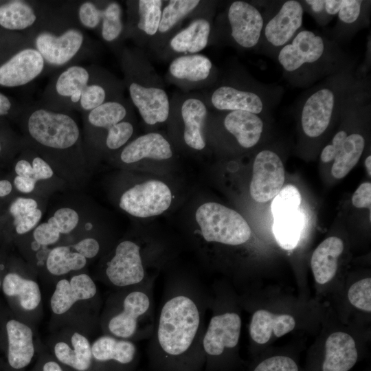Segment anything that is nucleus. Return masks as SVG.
I'll use <instances>...</instances> for the list:
<instances>
[{
    "label": "nucleus",
    "mask_w": 371,
    "mask_h": 371,
    "mask_svg": "<svg viewBox=\"0 0 371 371\" xmlns=\"http://www.w3.org/2000/svg\"><path fill=\"white\" fill-rule=\"evenodd\" d=\"M33 168L32 177L36 182L40 180H45L53 176L54 172L51 166L40 157H35L32 163Z\"/></svg>",
    "instance_id": "51"
},
{
    "label": "nucleus",
    "mask_w": 371,
    "mask_h": 371,
    "mask_svg": "<svg viewBox=\"0 0 371 371\" xmlns=\"http://www.w3.org/2000/svg\"><path fill=\"white\" fill-rule=\"evenodd\" d=\"M141 251V247L131 240H124L117 245L105 269L106 276L113 285L124 288L153 279L147 274Z\"/></svg>",
    "instance_id": "13"
},
{
    "label": "nucleus",
    "mask_w": 371,
    "mask_h": 371,
    "mask_svg": "<svg viewBox=\"0 0 371 371\" xmlns=\"http://www.w3.org/2000/svg\"><path fill=\"white\" fill-rule=\"evenodd\" d=\"M223 125L245 148L256 146L264 131V122L259 115L243 111H229L224 118Z\"/></svg>",
    "instance_id": "24"
},
{
    "label": "nucleus",
    "mask_w": 371,
    "mask_h": 371,
    "mask_svg": "<svg viewBox=\"0 0 371 371\" xmlns=\"http://www.w3.org/2000/svg\"><path fill=\"white\" fill-rule=\"evenodd\" d=\"M12 107V104L8 97L0 93V116L8 114Z\"/></svg>",
    "instance_id": "55"
},
{
    "label": "nucleus",
    "mask_w": 371,
    "mask_h": 371,
    "mask_svg": "<svg viewBox=\"0 0 371 371\" xmlns=\"http://www.w3.org/2000/svg\"><path fill=\"white\" fill-rule=\"evenodd\" d=\"M15 172L17 176L32 177L33 168L32 164L25 159L19 160L15 166Z\"/></svg>",
    "instance_id": "54"
},
{
    "label": "nucleus",
    "mask_w": 371,
    "mask_h": 371,
    "mask_svg": "<svg viewBox=\"0 0 371 371\" xmlns=\"http://www.w3.org/2000/svg\"><path fill=\"white\" fill-rule=\"evenodd\" d=\"M93 359L112 365L111 371H132L137 357L136 345L131 340L104 335L91 346Z\"/></svg>",
    "instance_id": "17"
},
{
    "label": "nucleus",
    "mask_w": 371,
    "mask_h": 371,
    "mask_svg": "<svg viewBox=\"0 0 371 371\" xmlns=\"http://www.w3.org/2000/svg\"><path fill=\"white\" fill-rule=\"evenodd\" d=\"M287 80L308 86L339 73L352 63L333 41L312 30H300L277 54Z\"/></svg>",
    "instance_id": "2"
},
{
    "label": "nucleus",
    "mask_w": 371,
    "mask_h": 371,
    "mask_svg": "<svg viewBox=\"0 0 371 371\" xmlns=\"http://www.w3.org/2000/svg\"><path fill=\"white\" fill-rule=\"evenodd\" d=\"M252 371H300L296 361L285 355H274L260 361Z\"/></svg>",
    "instance_id": "44"
},
{
    "label": "nucleus",
    "mask_w": 371,
    "mask_h": 371,
    "mask_svg": "<svg viewBox=\"0 0 371 371\" xmlns=\"http://www.w3.org/2000/svg\"><path fill=\"white\" fill-rule=\"evenodd\" d=\"M196 220L207 243L236 246L246 243L251 234L249 225L238 212L217 203L201 205Z\"/></svg>",
    "instance_id": "9"
},
{
    "label": "nucleus",
    "mask_w": 371,
    "mask_h": 371,
    "mask_svg": "<svg viewBox=\"0 0 371 371\" xmlns=\"http://www.w3.org/2000/svg\"><path fill=\"white\" fill-rule=\"evenodd\" d=\"M295 326V321L291 315H276L266 310H258L251 317L249 333L255 342L264 344L269 340L272 332L280 337L291 331Z\"/></svg>",
    "instance_id": "26"
},
{
    "label": "nucleus",
    "mask_w": 371,
    "mask_h": 371,
    "mask_svg": "<svg viewBox=\"0 0 371 371\" xmlns=\"http://www.w3.org/2000/svg\"><path fill=\"white\" fill-rule=\"evenodd\" d=\"M60 233L52 224L47 222L38 225L34 230L33 237L41 245L56 243L60 238Z\"/></svg>",
    "instance_id": "45"
},
{
    "label": "nucleus",
    "mask_w": 371,
    "mask_h": 371,
    "mask_svg": "<svg viewBox=\"0 0 371 371\" xmlns=\"http://www.w3.org/2000/svg\"><path fill=\"white\" fill-rule=\"evenodd\" d=\"M72 247L86 259L96 256L100 250L99 243L93 238L82 239L73 245Z\"/></svg>",
    "instance_id": "50"
},
{
    "label": "nucleus",
    "mask_w": 371,
    "mask_h": 371,
    "mask_svg": "<svg viewBox=\"0 0 371 371\" xmlns=\"http://www.w3.org/2000/svg\"><path fill=\"white\" fill-rule=\"evenodd\" d=\"M45 71L43 56L29 43L0 65V85L5 87L24 86Z\"/></svg>",
    "instance_id": "16"
},
{
    "label": "nucleus",
    "mask_w": 371,
    "mask_h": 371,
    "mask_svg": "<svg viewBox=\"0 0 371 371\" xmlns=\"http://www.w3.org/2000/svg\"><path fill=\"white\" fill-rule=\"evenodd\" d=\"M343 249L342 240L336 236L327 238L315 249L311 264L317 283L324 284L335 276L337 269V259Z\"/></svg>",
    "instance_id": "27"
},
{
    "label": "nucleus",
    "mask_w": 371,
    "mask_h": 371,
    "mask_svg": "<svg viewBox=\"0 0 371 371\" xmlns=\"http://www.w3.org/2000/svg\"><path fill=\"white\" fill-rule=\"evenodd\" d=\"M370 1L362 0H344L337 14L338 22L337 30L339 34L346 30L357 29L362 25L368 12Z\"/></svg>",
    "instance_id": "36"
},
{
    "label": "nucleus",
    "mask_w": 371,
    "mask_h": 371,
    "mask_svg": "<svg viewBox=\"0 0 371 371\" xmlns=\"http://www.w3.org/2000/svg\"><path fill=\"white\" fill-rule=\"evenodd\" d=\"M154 285V278L150 279L133 286L124 296L121 309L107 322V330L112 336L128 340L150 339L155 324Z\"/></svg>",
    "instance_id": "7"
},
{
    "label": "nucleus",
    "mask_w": 371,
    "mask_h": 371,
    "mask_svg": "<svg viewBox=\"0 0 371 371\" xmlns=\"http://www.w3.org/2000/svg\"><path fill=\"white\" fill-rule=\"evenodd\" d=\"M212 68L211 60L202 54L185 55L174 59L169 67L170 74L181 80L198 82L205 80Z\"/></svg>",
    "instance_id": "32"
},
{
    "label": "nucleus",
    "mask_w": 371,
    "mask_h": 371,
    "mask_svg": "<svg viewBox=\"0 0 371 371\" xmlns=\"http://www.w3.org/2000/svg\"><path fill=\"white\" fill-rule=\"evenodd\" d=\"M47 222L56 227L60 234H67L78 225L79 215L71 208L62 207L56 210Z\"/></svg>",
    "instance_id": "43"
},
{
    "label": "nucleus",
    "mask_w": 371,
    "mask_h": 371,
    "mask_svg": "<svg viewBox=\"0 0 371 371\" xmlns=\"http://www.w3.org/2000/svg\"><path fill=\"white\" fill-rule=\"evenodd\" d=\"M227 15L231 36L236 44L247 49L259 44L265 18L257 7L235 1L229 6Z\"/></svg>",
    "instance_id": "15"
},
{
    "label": "nucleus",
    "mask_w": 371,
    "mask_h": 371,
    "mask_svg": "<svg viewBox=\"0 0 371 371\" xmlns=\"http://www.w3.org/2000/svg\"><path fill=\"white\" fill-rule=\"evenodd\" d=\"M47 3L11 1L0 5V26L12 31L30 32L38 23Z\"/></svg>",
    "instance_id": "21"
},
{
    "label": "nucleus",
    "mask_w": 371,
    "mask_h": 371,
    "mask_svg": "<svg viewBox=\"0 0 371 371\" xmlns=\"http://www.w3.org/2000/svg\"><path fill=\"white\" fill-rule=\"evenodd\" d=\"M285 179L284 167L280 157L273 151L259 152L254 162L250 194L257 202L265 203L280 191Z\"/></svg>",
    "instance_id": "14"
},
{
    "label": "nucleus",
    "mask_w": 371,
    "mask_h": 371,
    "mask_svg": "<svg viewBox=\"0 0 371 371\" xmlns=\"http://www.w3.org/2000/svg\"><path fill=\"white\" fill-rule=\"evenodd\" d=\"M304 8L300 1L288 0L265 21L260 41L269 52H278L300 30Z\"/></svg>",
    "instance_id": "12"
},
{
    "label": "nucleus",
    "mask_w": 371,
    "mask_h": 371,
    "mask_svg": "<svg viewBox=\"0 0 371 371\" xmlns=\"http://www.w3.org/2000/svg\"><path fill=\"white\" fill-rule=\"evenodd\" d=\"M181 113L184 123L185 142L195 150L203 149L205 142L203 127L207 114L205 104L199 99L188 98L182 104Z\"/></svg>",
    "instance_id": "28"
},
{
    "label": "nucleus",
    "mask_w": 371,
    "mask_h": 371,
    "mask_svg": "<svg viewBox=\"0 0 371 371\" xmlns=\"http://www.w3.org/2000/svg\"><path fill=\"white\" fill-rule=\"evenodd\" d=\"M300 2L304 9L306 8L319 24L324 25L329 21L325 13V0H307Z\"/></svg>",
    "instance_id": "48"
},
{
    "label": "nucleus",
    "mask_w": 371,
    "mask_h": 371,
    "mask_svg": "<svg viewBox=\"0 0 371 371\" xmlns=\"http://www.w3.org/2000/svg\"><path fill=\"white\" fill-rule=\"evenodd\" d=\"M1 281L0 280V288H1Z\"/></svg>",
    "instance_id": "59"
},
{
    "label": "nucleus",
    "mask_w": 371,
    "mask_h": 371,
    "mask_svg": "<svg viewBox=\"0 0 371 371\" xmlns=\"http://www.w3.org/2000/svg\"><path fill=\"white\" fill-rule=\"evenodd\" d=\"M128 93L144 121L150 125L165 122L170 112L167 93L160 88L144 87L137 82L128 83Z\"/></svg>",
    "instance_id": "18"
},
{
    "label": "nucleus",
    "mask_w": 371,
    "mask_h": 371,
    "mask_svg": "<svg viewBox=\"0 0 371 371\" xmlns=\"http://www.w3.org/2000/svg\"><path fill=\"white\" fill-rule=\"evenodd\" d=\"M162 1H138V28L149 36L155 35L158 31L162 13Z\"/></svg>",
    "instance_id": "38"
},
{
    "label": "nucleus",
    "mask_w": 371,
    "mask_h": 371,
    "mask_svg": "<svg viewBox=\"0 0 371 371\" xmlns=\"http://www.w3.org/2000/svg\"><path fill=\"white\" fill-rule=\"evenodd\" d=\"M171 201V192L166 184L150 180L124 192L119 205L132 216L147 218L162 214L170 207Z\"/></svg>",
    "instance_id": "11"
},
{
    "label": "nucleus",
    "mask_w": 371,
    "mask_h": 371,
    "mask_svg": "<svg viewBox=\"0 0 371 371\" xmlns=\"http://www.w3.org/2000/svg\"><path fill=\"white\" fill-rule=\"evenodd\" d=\"M27 38L43 56L46 71L60 70L77 63L87 56L90 43L75 19L69 2L59 6L47 2L41 19L29 32Z\"/></svg>",
    "instance_id": "3"
},
{
    "label": "nucleus",
    "mask_w": 371,
    "mask_h": 371,
    "mask_svg": "<svg viewBox=\"0 0 371 371\" xmlns=\"http://www.w3.org/2000/svg\"><path fill=\"white\" fill-rule=\"evenodd\" d=\"M352 203L357 208H369L371 205V183L365 182L359 186L352 196Z\"/></svg>",
    "instance_id": "49"
},
{
    "label": "nucleus",
    "mask_w": 371,
    "mask_h": 371,
    "mask_svg": "<svg viewBox=\"0 0 371 371\" xmlns=\"http://www.w3.org/2000/svg\"><path fill=\"white\" fill-rule=\"evenodd\" d=\"M72 113L54 111L38 102L30 105L25 124L30 144L52 154H65L80 148V129Z\"/></svg>",
    "instance_id": "6"
},
{
    "label": "nucleus",
    "mask_w": 371,
    "mask_h": 371,
    "mask_svg": "<svg viewBox=\"0 0 371 371\" xmlns=\"http://www.w3.org/2000/svg\"><path fill=\"white\" fill-rule=\"evenodd\" d=\"M371 279L367 278L357 281L349 289L348 297L356 308L366 312L371 311Z\"/></svg>",
    "instance_id": "41"
},
{
    "label": "nucleus",
    "mask_w": 371,
    "mask_h": 371,
    "mask_svg": "<svg viewBox=\"0 0 371 371\" xmlns=\"http://www.w3.org/2000/svg\"><path fill=\"white\" fill-rule=\"evenodd\" d=\"M3 293L8 297H16L21 306L27 311L35 309L41 300L38 284L22 278L16 273L6 274L1 283Z\"/></svg>",
    "instance_id": "31"
},
{
    "label": "nucleus",
    "mask_w": 371,
    "mask_h": 371,
    "mask_svg": "<svg viewBox=\"0 0 371 371\" xmlns=\"http://www.w3.org/2000/svg\"><path fill=\"white\" fill-rule=\"evenodd\" d=\"M358 352L353 338L343 332L328 336L322 371H349L357 363Z\"/></svg>",
    "instance_id": "23"
},
{
    "label": "nucleus",
    "mask_w": 371,
    "mask_h": 371,
    "mask_svg": "<svg viewBox=\"0 0 371 371\" xmlns=\"http://www.w3.org/2000/svg\"><path fill=\"white\" fill-rule=\"evenodd\" d=\"M7 359L10 366L20 370L27 366L34 355L33 333L26 324L10 319L5 324Z\"/></svg>",
    "instance_id": "22"
},
{
    "label": "nucleus",
    "mask_w": 371,
    "mask_h": 371,
    "mask_svg": "<svg viewBox=\"0 0 371 371\" xmlns=\"http://www.w3.org/2000/svg\"><path fill=\"white\" fill-rule=\"evenodd\" d=\"M36 181L32 177L16 176L14 179L16 188L23 193H30L35 188Z\"/></svg>",
    "instance_id": "52"
},
{
    "label": "nucleus",
    "mask_w": 371,
    "mask_h": 371,
    "mask_svg": "<svg viewBox=\"0 0 371 371\" xmlns=\"http://www.w3.org/2000/svg\"><path fill=\"white\" fill-rule=\"evenodd\" d=\"M97 292L93 280L87 274L74 276L69 282L60 280L51 297L52 311L58 315L67 312L78 300L91 299Z\"/></svg>",
    "instance_id": "20"
},
{
    "label": "nucleus",
    "mask_w": 371,
    "mask_h": 371,
    "mask_svg": "<svg viewBox=\"0 0 371 371\" xmlns=\"http://www.w3.org/2000/svg\"><path fill=\"white\" fill-rule=\"evenodd\" d=\"M122 8L117 2L109 3L103 8V16L100 25L101 36L106 42L115 41L123 31Z\"/></svg>",
    "instance_id": "39"
},
{
    "label": "nucleus",
    "mask_w": 371,
    "mask_h": 371,
    "mask_svg": "<svg viewBox=\"0 0 371 371\" xmlns=\"http://www.w3.org/2000/svg\"><path fill=\"white\" fill-rule=\"evenodd\" d=\"M36 200L31 198L19 197L12 202L10 207V212L16 221L25 214L38 208Z\"/></svg>",
    "instance_id": "46"
},
{
    "label": "nucleus",
    "mask_w": 371,
    "mask_h": 371,
    "mask_svg": "<svg viewBox=\"0 0 371 371\" xmlns=\"http://www.w3.org/2000/svg\"><path fill=\"white\" fill-rule=\"evenodd\" d=\"M103 74L93 65L76 63L67 66L52 78L42 95V106L58 111L86 113L108 98Z\"/></svg>",
    "instance_id": "5"
},
{
    "label": "nucleus",
    "mask_w": 371,
    "mask_h": 371,
    "mask_svg": "<svg viewBox=\"0 0 371 371\" xmlns=\"http://www.w3.org/2000/svg\"><path fill=\"white\" fill-rule=\"evenodd\" d=\"M366 140L359 133H351L339 145H326L320 155L324 163L334 160L331 172L336 179H341L353 168L365 148Z\"/></svg>",
    "instance_id": "19"
},
{
    "label": "nucleus",
    "mask_w": 371,
    "mask_h": 371,
    "mask_svg": "<svg viewBox=\"0 0 371 371\" xmlns=\"http://www.w3.org/2000/svg\"><path fill=\"white\" fill-rule=\"evenodd\" d=\"M85 115L89 125L108 131L124 120L127 115V109L121 102L112 100L102 103Z\"/></svg>",
    "instance_id": "34"
},
{
    "label": "nucleus",
    "mask_w": 371,
    "mask_h": 371,
    "mask_svg": "<svg viewBox=\"0 0 371 371\" xmlns=\"http://www.w3.org/2000/svg\"><path fill=\"white\" fill-rule=\"evenodd\" d=\"M353 63L312 88L300 102V124L310 139L322 135L332 120L341 115L352 96L367 82L355 74Z\"/></svg>",
    "instance_id": "4"
},
{
    "label": "nucleus",
    "mask_w": 371,
    "mask_h": 371,
    "mask_svg": "<svg viewBox=\"0 0 371 371\" xmlns=\"http://www.w3.org/2000/svg\"><path fill=\"white\" fill-rule=\"evenodd\" d=\"M1 143H0V153H1Z\"/></svg>",
    "instance_id": "60"
},
{
    "label": "nucleus",
    "mask_w": 371,
    "mask_h": 371,
    "mask_svg": "<svg viewBox=\"0 0 371 371\" xmlns=\"http://www.w3.org/2000/svg\"><path fill=\"white\" fill-rule=\"evenodd\" d=\"M12 189L11 183L6 180H0V197H3L8 195Z\"/></svg>",
    "instance_id": "56"
},
{
    "label": "nucleus",
    "mask_w": 371,
    "mask_h": 371,
    "mask_svg": "<svg viewBox=\"0 0 371 371\" xmlns=\"http://www.w3.org/2000/svg\"><path fill=\"white\" fill-rule=\"evenodd\" d=\"M42 212L36 208L32 212L25 214L16 221H13L18 234H24L33 229L40 221Z\"/></svg>",
    "instance_id": "47"
},
{
    "label": "nucleus",
    "mask_w": 371,
    "mask_h": 371,
    "mask_svg": "<svg viewBox=\"0 0 371 371\" xmlns=\"http://www.w3.org/2000/svg\"><path fill=\"white\" fill-rule=\"evenodd\" d=\"M132 124L122 121L107 131L106 146L109 149L116 150L124 146L133 133Z\"/></svg>",
    "instance_id": "42"
},
{
    "label": "nucleus",
    "mask_w": 371,
    "mask_h": 371,
    "mask_svg": "<svg viewBox=\"0 0 371 371\" xmlns=\"http://www.w3.org/2000/svg\"><path fill=\"white\" fill-rule=\"evenodd\" d=\"M241 324V318L235 312H214L205 328L202 341L205 360L204 371L227 368L232 363L228 353L238 344Z\"/></svg>",
    "instance_id": "8"
},
{
    "label": "nucleus",
    "mask_w": 371,
    "mask_h": 371,
    "mask_svg": "<svg viewBox=\"0 0 371 371\" xmlns=\"http://www.w3.org/2000/svg\"><path fill=\"white\" fill-rule=\"evenodd\" d=\"M86 263V258L76 251H71L69 246H58L49 253L46 267L50 273L61 276L80 270Z\"/></svg>",
    "instance_id": "35"
},
{
    "label": "nucleus",
    "mask_w": 371,
    "mask_h": 371,
    "mask_svg": "<svg viewBox=\"0 0 371 371\" xmlns=\"http://www.w3.org/2000/svg\"><path fill=\"white\" fill-rule=\"evenodd\" d=\"M210 33L209 21L205 19H198L170 40V47L179 53L196 54L207 46Z\"/></svg>",
    "instance_id": "30"
},
{
    "label": "nucleus",
    "mask_w": 371,
    "mask_h": 371,
    "mask_svg": "<svg viewBox=\"0 0 371 371\" xmlns=\"http://www.w3.org/2000/svg\"><path fill=\"white\" fill-rule=\"evenodd\" d=\"M301 201V194L295 186L290 184L284 186L271 203V209L274 219L299 210Z\"/></svg>",
    "instance_id": "40"
},
{
    "label": "nucleus",
    "mask_w": 371,
    "mask_h": 371,
    "mask_svg": "<svg viewBox=\"0 0 371 371\" xmlns=\"http://www.w3.org/2000/svg\"><path fill=\"white\" fill-rule=\"evenodd\" d=\"M365 166L366 168L368 175H371V156L369 155L365 160Z\"/></svg>",
    "instance_id": "58"
},
{
    "label": "nucleus",
    "mask_w": 371,
    "mask_h": 371,
    "mask_svg": "<svg viewBox=\"0 0 371 371\" xmlns=\"http://www.w3.org/2000/svg\"><path fill=\"white\" fill-rule=\"evenodd\" d=\"M303 224V214L299 210L275 218L273 232L278 245L286 250L295 248L300 240Z\"/></svg>",
    "instance_id": "33"
},
{
    "label": "nucleus",
    "mask_w": 371,
    "mask_h": 371,
    "mask_svg": "<svg viewBox=\"0 0 371 371\" xmlns=\"http://www.w3.org/2000/svg\"><path fill=\"white\" fill-rule=\"evenodd\" d=\"M42 371H63L60 365L54 361H49L45 363Z\"/></svg>",
    "instance_id": "57"
},
{
    "label": "nucleus",
    "mask_w": 371,
    "mask_h": 371,
    "mask_svg": "<svg viewBox=\"0 0 371 371\" xmlns=\"http://www.w3.org/2000/svg\"><path fill=\"white\" fill-rule=\"evenodd\" d=\"M209 303L202 284L186 279L166 284L147 350L153 371H204L202 341Z\"/></svg>",
    "instance_id": "1"
},
{
    "label": "nucleus",
    "mask_w": 371,
    "mask_h": 371,
    "mask_svg": "<svg viewBox=\"0 0 371 371\" xmlns=\"http://www.w3.org/2000/svg\"><path fill=\"white\" fill-rule=\"evenodd\" d=\"M344 1V0H325V13L329 21L337 15Z\"/></svg>",
    "instance_id": "53"
},
{
    "label": "nucleus",
    "mask_w": 371,
    "mask_h": 371,
    "mask_svg": "<svg viewBox=\"0 0 371 371\" xmlns=\"http://www.w3.org/2000/svg\"><path fill=\"white\" fill-rule=\"evenodd\" d=\"M197 0H172L164 8L158 31L166 33L199 4Z\"/></svg>",
    "instance_id": "37"
},
{
    "label": "nucleus",
    "mask_w": 371,
    "mask_h": 371,
    "mask_svg": "<svg viewBox=\"0 0 371 371\" xmlns=\"http://www.w3.org/2000/svg\"><path fill=\"white\" fill-rule=\"evenodd\" d=\"M172 155L169 142L161 134L150 133L139 136L126 146L120 158L124 163L131 164L144 158L164 160Z\"/></svg>",
    "instance_id": "25"
},
{
    "label": "nucleus",
    "mask_w": 371,
    "mask_h": 371,
    "mask_svg": "<svg viewBox=\"0 0 371 371\" xmlns=\"http://www.w3.org/2000/svg\"><path fill=\"white\" fill-rule=\"evenodd\" d=\"M71 340L73 348L63 341L55 345L54 354L56 359L77 371H87L93 362L91 346L89 340L78 333H74Z\"/></svg>",
    "instance_id": "29"
},
{
    "label": "nucleus",
    "mask_w": 371,
    "mask_h": 371,
    "mask_svg": "<svg viewBox=\"0 0 371 371\" xmlns=\"http://www.w3.org/2000/svg\"><path fill=\"white\" fill-rule=\"evenodd\" d=\"M280 96V89H270L263 85L251 89L222 85L214 91L211 102L220 111H243L260 115L273 107Z\"/></svg>",
    "instance_id": "10"
}]
</instances>
